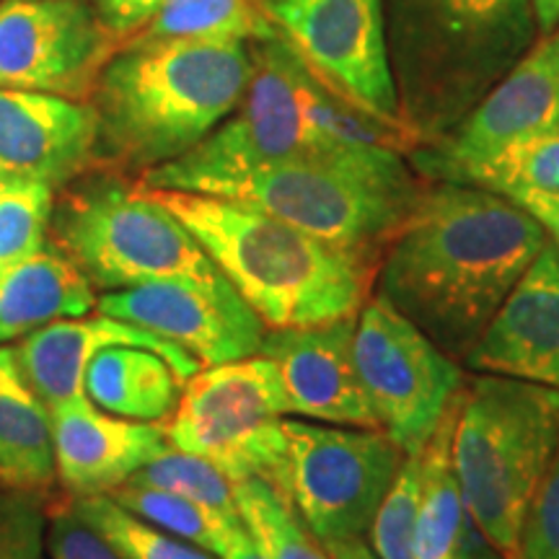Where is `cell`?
<instances>
[{
	"label": "cell",
	"instance_id": "cell-15",
	"mask_svg": "<svg viewBox=\"0 0 559 559\" xmlns=\"http://www.w3.org/2000/svg\"><path fill=\"white\" fill-rule=\"evenodd\" d=\"M559 124V62L555 39L542 37L523 60L436 143L417 145L409 164L428 181H449L466 166Z\"/></svg>",
	"mask_w": 559,
	"mask_h": 559
},
{
	"label": "cell",
	"instance_id": "cell-26",
	"mask_svg": "<svg viewBox=\"0 0 559 559\" xmlns=\"http://www.w3.org/2000/svg\"><path fill=\"white\" fill-rule=\"evenodd\" d=\"M107 495L115 502H120L122 508H128L130 513L140 515L143 521L169 531V534L179 536V539L198 544V547L213 551L215 557H221L230 531L241 526L239 515H223L218 510L185 498V495L151 485H140V481L128 479Z\"/></svg>",
	"mask_w": 559,
	"mask_h": 559
},
{
	"label": "cell",
	"instance_id": "cell-17",
	"mask_svg": "<svg viewBox=\"0 0 559 559\" xmlns=\"http://www.w3.org/2000/svg\"><path fill=\"white\" fill-rule=\"evenodd\" d=\"M96 111L88 102L0 88V179L62 190L96 166Z\"/></svg>",
	"mask_w": 559,
	"mask_h": 559
},
{
	"label": "cell",
	"instance_id": "cell-13",
	"mask_svg": "<svg viewBox=\"0 0 559 559\" xmlns=\"http://www.w3.org/2000/svg\"><path fill=\"white\" fill-rule=\"evenodd\" d=\"M115 39L83 0H3L0 88L88 102Z\"/></svg>",
	"mask_w": 559,
	"mask_h": 559
},
{
	"label": "cell",
	"instance_id": "cell-11",
	"mask_svg": "<svg viewBox=\"0 0 559 559\" xmlns=\"http://www.w3.org/2000/svg\"><path fill=\"white\" fill-rule=\"evenodd\" d=\"M355 362L379 428L407 456L423 453L464 389L459 362L379 293L355 319Z\"/></svg>",
	"mask_w": 559,
	"mask_h": 559
},
{
	"label": "cell",
	"instance_id": "cell-14",
	"mask_svg": "<svg viewBox=\"0 0 559 559\" xmlns=\"http://www.w3.org/2000/svg\"><path fill=\"white\" fill-rule=\"evenodd\" d=\"M96 311L174 342L202 368L260 355L267 332L226 277L218 283L158 280L109 290L96 300Z\"/></svg>",
	"mask_w": 559,
	"mask_h": 559
},
{
	"label": "cell",
	"instance_id": "cell-20",
	"mask_svg": "<svg viewBox=\"0 0 559 559\" xmlns=\"http://www.w3.org/2000/svg\"><path fill=\"white\" fill-rule=\"evenodd\" d=\"M16 347L26 379L47 407L86 394V368L96 353L107 347H145L174 368L181 381H190L202 368L187 349L158 337L143 326L111 317H68L21 337Z\"/></svg>",
	"mask_w": 559,
	"mask_h": 559
},
{
	"label": "cell",
	"instance_id": "cell-2",
	"mask_svg": "<svg viewBox=\"0 0 559 559\" xmlns=\"http://www.w3.org/2000/svg\"><path fill=\"white\" fill-rule=\"evenodd\" d=\"M251 70L249 41L135 37L88 96L96 160L143 177L185 156L239 109Z\"/></svg>",
	"mask_w": 559,
	"mask_h": 559
},
{
	"label": "cell",
	"instance_id": "cell-39",
	"mask_svg": "<svg viewBox=\"0 0 559 559\" xmlns=\"http://www.w3.org/2000/svg\"><path fill=\"white\" fill-rule=\"evenodd\" d=\"M534 13L542 37H549L559 29V0H534Z\"/></svg>",
	"mask_w": 559,
	"mask_h": 559
},
{
	"label": "cell",
	"instance_id": "cell-4",
	"mask_svg": "<svg viewBox=\"0 0 559 559\" xmlns=\"http://www.w3.org/2000/svg\"><path fill=\"white\" fill-rule=\"evenodd\" d=\"M404 128L451 132L536 45L534 0H383Z\"/></svg>",
	"mask_w": 559,
	"mask_h": 559
},
{
	"label": "cell",
	"instance_id": "cell-40",
	"mask_svg": "<svg viewBox=\"0 0 559 559\" xmlns=\"http://www.w3.org/2000/svg\"><path fill=\"white\" fill-rule=\"evenodd\" d=\"M326 549L332 551L334 559H379V557L373 555V549L368 547L366 539L330 544V547H326Z\"/></svg>",
	"mask_w": 559,
	"mask_h": 559
},
{
	"label": "cell",
	"instance_id": "cell-3",
	"mask_svg": "<svg viewBox=\"0 0 559 559\" xmlns=\"http://www.w3.org/2000/svg\"><path fill=\"white\" fill-rule=\"evenodd\" d=\"M151 192L190 228L267 330L355 317L373 293L379 260L332 247L243 202L198 192Z\"/></svg>",
	"mask_w": 559,
	"mask_h": 559
},
{
	"label": "cell",
	"instance_id": "cell-19",
	"mask_svg": "<svg viewBox=\"0 0 559 559\" xmlns=\"http://www.w3.org/2000/svg\"><path fill=\"white\" fill-rule=\"evenodd\" d=\"M55 469L68 498L107 495L169 449L164 425L109 415L86 394L50 407Z\"/></svg>",
	"mask_w": 559,
	"mask_h": 559
},
{
	"label": "cell",
	"instance_id": "cell-32",
	"mask_svg": "<svg viewBox=\"0 0 559 559\" xmlns=\"http://www.w3.org/2000/svg\"><path fill=\"white\" fill-rule=\"evenodd\" d=\"M47 498L0 487V559H41Z\"/></svg>",
	"mask_w": 559,
	"mask_h": 559
},
{
	"label": "cell",
	"instance_id": "cell-22",
	"mask_svg": "<svg viewBox=\"0 0 559 559\" xmlns=\"http://www.w3.org/2000/svg\"><path fill=\"white\" fill-rule=\"evenodd\" d=\"M91 280L52 243L0 275V345L96 309Z\"/></svg>",
	"mask_w": 559,
	"mask_h": 559
},
{
	"label": "cell",
	"instance_id": "cell-37",
	"mask_svg": "<svg viewBox=\"0 0 559 559\" xmlns=\"http://www.w3.org/2000/svg\"><path fill=\"white\" fill-rule=\"evenodd\" d=\"M453 559H506L500 555L492 544L487 542V536L474 526V521L466 515L464 526H461L456 551H453Z\"/></svg>",
	"mask_w": 559,
	"mask_h": 559
},
{
	"label": "cell",
	"instance_id": "cell-29",
	"mask_svg": "<svg viewBox=\"0 0 559 559\" xmlns=\"http://www.w3.org/2000/svg\"><path fill=\"white\" fill-rule=\"evenodd\" d=\"M50 185L5 179L0 187V275L50 243L55 210Z\"/></svg>",
	"mask_w": 559,
	"mask_h": 559
},
{
	"label": "cell",
	"instance_id": "cell-21",
	"mask_svg": "<svg viewBox=\"0 0 559 559\" xmlns=\"http://www.w3.org/2000/svg\"><path fill=\"white\" fill-rule=\"evenodd\" d=\"M58 485L50 407L26 379L13 345H0V487L37 492Z\"/></svg>",
	"mask_w": 559,
	"mask_h": 559
},
{
	"label": "cell",
	"instance_id": "cell-42",
	"mask_svg": "<svg viewBox=\"0 0 559 559\" xmlns=\"http://www.w3.org/2000/svg\"><path fill=\"white\" fill-rule=\"evenodd\" d=\"M257 3H260L262 9H267V5H272V3H280V0H257Z\"/></svg>",
	"mask_w": 559,
	"mask_h": 559
},
{
	"label": "cell",
	"instance_id": "cell-36",
	"mask_svg": "<svg viewBox=\"0 0 559 559\" xmlns=\"http://www.w3.org/2000/svg\"><path fill=\"white\" fill-rule=\"evenodd\" d=\"M515 205H521L528 215L539 221V226L547 234V239L559 249V194H536V192H521L510 194Z\"/></svg>",
	"mask_w": 559,
	"mask_h": 559
},
{
	"label": "cell",
	"instance_id": "cell-33",
	"mask_svg": "<svg viewBox=\"0 0 559 559\" xmlns=\"http://www.w3.org/2000/svg\"><path fill=\"white\" fill-rule=\"evenodd\" d=\"M45 551L50 559H124L81 519L68 495L47 502Z\"/></svg>",
	"mask_w": 559,
	"mask_h": 559
},
{
	"label": "cell",
	"instance_id": "cell-25",
	"mask_svg": "<svg viewBox=\"0 0 559 559\" xmlns=\"http://www.w3.org/2000/svg\"><path fill=\"white\" fill-rule=\"evenodd\" d=\"M277 34L257 0H166L135 37L148 39H264Z\"/></svg>",
	"mask_w": 559,
	"mask_h": 559
},
{
	"label": "cell",
	"instance_id": "cell-18",
	"mask_svg": "<svg viewBox=\"0 0 559 559\" xmlns=\"http://www.w3.org/2000/svg\"><path fill=\"white\" fill-rule=\"evenodd\" d=\"M464 366L559 389V249L547 239Z\"/></svg>",
	"mask_w": 559,
	"mask_h": 559
},
{
	"label": "cell",
	"instance_id": "cell-10",
	"mask_svg": "<svg viewBox=\"0 0 559 559\" xmlns=\"http://www.w3.org/2000/svg\"><path fill=\"white\" fill-rule=\"evenodd\" d=\"M283 430L288 449L280 492L324 547L366 539L407 453L379 428L285 417Z\"/></svg>",
	"mask_w": 559,
	"mask_h": 559
},
{
	"label": "cell",
	"instance_id": "cell-41",
	"mask_svg": "<svg viewBox=\"0 0 559 559\" xmlns=\"http://www.w3.org/2000/svg\"><path fill=\"white\" fill-rule=\"evenodd\" d=\"M551 39H555V52H557V62H559V29L551 34Z\"/></svg>",
	"mask_w": 559,
	"mask_h": 559
},
{
	"label": "cell",
	"instance_id": "cell-8",
	"mask_svg": "<svg viewBox=\"0 0 559 559\" xmlns=\"http://www.w3.org/2000/svg\"><path fill=\"white\" fill-rule=\"evenodd\" d=\"M251 83L239 109L185 156L145 171L148 190L210 194L262 166L326 148L306 120L298 94L300 58L280 34L251 39Z\"/></svg>",
	"mask_w": 559,
	"mask_h": 559
},
{
	"label": "cell",
	"instance_id": "cell-35",
	"mask_svg": "<svg viewBox=\"0 0 559 559\" xmlns=\"http://www.w3.org/2000/svg\"><path fill=\"white\" fill-rule=\"evenodd\" d=\"M164 3L166 0H96V11L115 37H135Z\"/></svg>",
	"mask_w": 559,
	"mask_h": 559
},
{
	"label": "cell",
	"instance_id": "cell-31",
	"mask_svg": "<svg viewBox=\"0 0 559 559\" xmlns=\"http://www.w3.org/2000/svg\"><path fill=\"white\" fill-rule=\"evenodd\" d=\"M425 492V451L404 459L379 513L368 528V547L379 559H412L417 515Z\"/></svg>",
	"mask_w": 559,
	"mask_h": 559
},
{
	"label": "cell",
	"instance_id": "cell-24",
	"mask_svg": "<svg viewBox=\"0 0 559 559\" xmlns=\"http://www.w3.org/2000/svg\"><path fill=\"white\" fill-rule=\"evenodd\" d=\"M236 508L264 559H334L296 506L267 479L236 481Z\"/></svg>",
	"mask_w": 559,
	"mask_h": 559
},
{
	"label": "cell",
	"instance_id": "cell-7",
	"mask_svg": "<svg viewBox=\"0 0 559 559\" xmlns=\"http://www.w3.org/2000/svg\"><path fill=\"white\" fill-rule=\"evenodd\" d=\"M50 243L102 293L226 277L169 207L117 174L79 177L55 194Z\"/></svg>",
	"mask_w": 559,
	"mask_h": 559
},
{
	"label": "cell",
	"instance_id": "cell-12",
	"mask_svg": "<svg viewBox=\"0 0 559 559\" xmlns=\"http://www.w3.org/2000/svg\"><path fill=\"white\" fill-rule=\"evenodd\" d=\"M264 11L321 83L381 122L407 130L391 70L383 0H280Z\"/></svg>",
	"mask_w": 559,
	"mask_h": 559
},
{
	"label": "cell",
	"instance_id": "cell-1",
	"mask_svg": "<svg viewBox=\"0 0 559 559\" xmlns=\"http://www.w3.org/2000/svg\"><path fill=\"white\" fill-rule=\"evenodd\" d=\"M544 243L539 221L506 194L430 181L383 249L376 293L464 362Z\"/></svg>",
	"mask_w": 559,
	"mask_h": 559
},
{
	"label": "cell",
	"instance_id": "cell-27",
	"mask_svg": "<svg viewBox=\"0 0 559 559\" xmlns=\"http://www.w3.org/2000/svg\"><path fill=\"white\" fill-rule=\"evenodd\" d=\"M449 181L485 187L498 194H559V124L508 145L498 156L466 166Z\"/></svg>",
	"mask_w": 559,
	"mask_h": 559
},
{
	"label": "cell",
	"instance_id": "cell-38",
	"mask_svg": "<svg viewBox=\"0 0 559 559\" xmlns=\"http://www.w3.org/2000/svg\"><path fill=\"white\" fill-rule=\"evenodd\" d=\"M221 559H264V555L254 544V539L249 536L247 526L241 523V526H236L234 531H230L226 547H223V551H221Z\"/></svg>",
	"mask_w": 559,
	"mask_h": 559
},
{
	"label": "cell",
	"instance_id": "cell-34",
	"mask_svg": "<svg viewBox=\"0 0 559 559\" xmlns=\"http://www.w3.org/2000/svg\"><path fill=\"white\" fill-rule=\"evenodd\" d=\"M519 559H559V451L528 506Z\"/></svg>",
	"mask_w": 559,
	"mask_h": 559
},
{
	"label": "cell",
	"instance_id": "cell-30",
	"mask_svg": "<svg viewBox=\"0 0 559 559\" xmlns=\"http://www.w3.org/2000/svg\"><path fill=\"white\" fill-rule=\"evenodd\" d=\"M130 481L185 495V498L218 510L223 515H239L234 492L236 481L226 472H221L213 461L187 451H177L171 445L148 461L143 469L132 474Z\"/></svg>",
	"mask_w": 559,
	"mask_h": 559
},
{
	"label": "cell",
	"instance_id": "cell-28",
	"mask_svg": "<svg viewBox=\"0 0 559 559\" xmlns=\"http://www.w3.org/2000/svg\"><path fill=\"white\" fill-rule=\"evenodd\" d=\"M79 515L96 534L111 544V549L124 559H221L213 551L190 544L169 531L153 526L140 515L130 513L109 495L70 498Z\"/></svg>",
	"mask_w": 559,
	"mask_h": 559
},
{
	"label": "cell",
	"instance_id": "cell-5",
	"mask_svg": "<svg viewBox=\"0 0 559 559\" xmlns=\"http://www.w3.org/2000/svg\"><path fill=\"white\" fill-rule=\"evenodd\" d=\"M557 451L559 389L489 373L464 383L453 477L466 515L506 559H519L523 521Z\"/></svg>",
	"mask_w": 559,
	"mask_h": 559
},
{
	"label": "cell",
	"instance_id": "cell-6",
	"mask_svg": "<svg viewBox=\"0 0 559 559\" xmlns=\"http://www.w3.org/2000/svg\"><path fill=\"white\" fill-rule=\"evenodd\" d=\"M423 190L400 151L326 145L262 166L210 194L260 207L332 247L381 262Z\"/></svg>",
	"mask_w": 559,
	"mask_h": 559
},
{
	"label": "cell",
	"instance_id": "cell-9",
	"mask_svg": "<svg viewBox=\"0 0 559 559\" xmlns=\"http://www.w3.org/2000/svg\"><path fill=\"white\" fill-rule=\"evenodd\" d=\"M290 417L277 366L264 355L200 368L181 389L164 432L171 449L213 461L234 481L251 477L277 487Z\"/></svg>",
	"mask_w": 559,
	"mask_h": 559
},
{
	"label": "cell",
	"instance_id": "cell-16",
	"mask_svg": "<svg viewBox=\"0 0 559 559\" xmlns=\"http://www.w3.org/2000/svg\"><path fill=\"white\" fill-rule=\"evenodd\" d=\"M355 319L264 332L260 355L277 366L290 417L379 428L355 362Z\"/></svg>",
	"mask_w": 559,
	"mask_h": 559
},
{
	"label": "cell",
	"instance_id": "cell-43",
	"mask_svg": "<svg viewBox=\"0 0 559 559\" xmlns=\"http://www.w3.org/2000/svg\"><path fill=\"white\" fill-rule=\"evenodd\" d=\"M3 181H5V179H0V187H3Z\"/></svg>",
	"mask_w": 559,
	"mask_h": 559
},
{
	"label": "cell",
	"instance_id": "cell-23",
	"mask_svg": "<svg viewBox=\"0 0 559 559\" xmlns=\"http://www.w3.org/2000/svg\"><path fill=\"white\" fill-rule=\"evenodd\" d=\"M185 381L145 347H107L86 368V396L109 415L160 423L177 409Z\"/></svg>",
	"mask_w": 559,
	"mask_h": 559
}]
</instances>
